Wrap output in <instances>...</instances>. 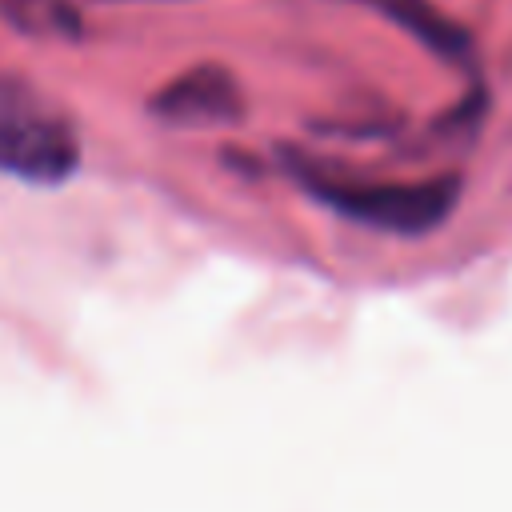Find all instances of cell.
I'll return each instance as SVG.
<instances>
[{"label":"cell","instance_id":"3957f363","mask_svg":"<svg viewBox=\"0 0 512 512\" xmlns=\"http://www.w3.org/2000/svg\"><path fill=\"white\" fill-rule=\"evenodd\" d=\"M152 116L164 124H180V128H220L244 116V96L228 68L200 64V68L172 76L152 96Z\"/></svg>","mask_w":512,"mask_h":512},{"label":"cell","instance_id":"5b68a950","mask_svg":"<svg viewBox=\"0 0 512 512\" xmlns=\"http://www.w3.org/2000/svg\"><path fill=\"white\" fill-rule=\"evenodd\" d=\"M4 16L36 36H60V32H76V8L72 0H0Z\"/></svg>","mask_w":512,"mask_h":512},{"label":"cell","instance_id":"277c9868","mask_svg":"<svg viewBox=\"0 0 512 512\" xmlns=\"http://www.w3.org/2000/svg\"><path fill=\"white\" fill-rule=\"evenodd\" d=\"M388 20H396L408 36H416L428 52L464 64L468 60V32L456 28L432 0H376Z\"/></svg>","mask_w":512,"mask_h":512},{"label":"cell","instance_id":"7a4b0ae2","mask_svg":"<svg viewBox=\"0 0 512 512\" xmlns=\"http://www.w3.org/2000/svg\"><path fill=\"white\" fill-rule=\"evenodd\" d=\"M80 164L68 116L32 84L0 76V172L28 184H60Z\"/></svg>","mask_w":512,"mask_h":512},{"label":"cell","instance_id":"6da1fadb","mask_svg":"<svg viewBox=\"0 0 512 512\" xmlns=\"http://www.w3.org/2000/svg\"><path fill=\"white\" fill-rule=\"evenodd\" d=\"M292 176L332 212L344 220L396 232V236H424L436 224H444L460 200L456 176H432L420 184H368L352 180L328 168H316L308 160H292Z\"/></svg>","mask_w":512,"mask_h":512}]
</instances>
